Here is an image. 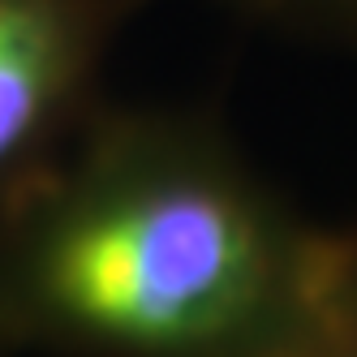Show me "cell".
Wrapping results in <instances>:
<instances>
[{
	"label": "cell",
	"mask_w": 357,
	"mask_h": 357,
	"mask_svg": "<svg viewBox=\"0 0 357 357\" xmlns=\"http://www.w3.org/2000/svg\"><path fill=\"white\" fill-rule=\"evenodd\" d=\"M336 259L211 116L99 104L0 215V353L323 357Z\"/></svg>",
	"instance_id": "1"
},
{
	"label": "cell",
	"mask_w": 357,
	"mask_h": 357,
	"mask_svg": "<svg viewBox=\"0 0 357 357\" xmlns=\"http://www.w3.org/2000/svg\"><path fill=\"white\" fill-rule=\"evenodd\" d=\"M0 357H5V353H0Z\"/></svg>",
	"instance_id": "5"
},
{
	"label": "cell",
	"mask_w": 357,
	"mask_h": 357,
	"mask_svg": "<svg viewBox=\"0 0 357 357\" xmlns=\"http://www.w3.org/2000/svg\"><path fill=\"white\" fill-rule=\"evenodd\" d=\"M220 5L263 22V26L357 56V0H220Z\"/></svg>",
	"instance_id": "3"
},
{
	"label": "cell",
	"mask_w": 357,
	"mask_h": 357,
	"mask_svg": "<svg viewBox=\"0 0 357 357\" xmlns=\"http://www.w3.org/2000/svg\"><path fill=\"white\" fill-rule=\"evenodd\" d=\"M146 0H0V215L104 104L108 52Z\"/></svg>",
	"instance_id": "2"
},
{
	"label": "cell",
	"mask_w": 357,
	"mask_h": 357,
	"mask_svg": "<svg viewBox=\"0 0 357 357\" xmlns=\"http://www.w3.org/2000/svg\"><path fill=\"white\" fill-rule=\"evenodd\" d=\"M323 357H357V228L340 233L336 297H331V331Z\"/></svg>",
	"instance_id": "4"
}]
</instances>
